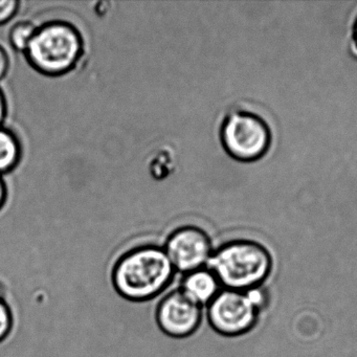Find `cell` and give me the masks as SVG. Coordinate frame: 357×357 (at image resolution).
<instances>
[{
  "mask_svg": "<svg viewBox=\"0 0 357 357\" xmlns=\"http://www.w3.org/2000/svg\"><path fill=\"white\" fill-rule=\"evenodd\" d=\"M10 57L3 45H0V81L3 80L10 70Z\"/></svg>",
  "mask_w": 357,
  "mask_h": 357,
  "instance_id": "obj_14",
  "label": "cell"
},
{
  "mask_svg": "<svg viewBox=\"0 0 357 357\" xmlns=\"http://www.w3.org/2000/svg\"><path fill=\"white\" fill-rule=\"evenodd\" d=\"M22 156V143L17 135L11 129L0 127V176L12 172Z\"/></svg>",
  "mask_w": 357,
  "mask_h": 357,
  "instance_id": "obj_9",
  "label": "cell"
},
{
  "mask_svg": "<svg viewBox=\"0 0 357 357\" xmlns=\"http://www.w3.org/2000/svg\"><path fill=\"white\" fill-rule=\"evenodd\" d=\"M183 275L178 289L202 307L208 306L222 289L220 282L208 267Z\"/></svg>",
  "mask_w": 357,
  "mask_h": 357,
  "instance_id": "obj_8",
  "label": "cell"
},
{
  "mask_svg": "<svg viewBox=\"0 0 357 357\" xmlns=\"http://www.w3.org/2000/svg\"><path fill=\"white\" fill-rule=\"evenodd\" d=\"M273 266L271 254L259 242L234 240L213 252L208 267L227 289L246 291L259 287Z\"/></svg>",
  "mask_w": 357,
  "mask_h": 357,
  "instance_id": "obj_3",
  "label": "cell"
},
{
  "mask_svg": "<svg viewBox=\"0 0 357 357\" xmlns=\"http://www.w3.org/2000/svg\"><path fill=\"white\" fill-rule=\"evenodd\" d=\"M0 298H6L5 287L1 283H0Z\"/></svg>",
  "mask_w": 357,
  "mask_h": 357,
  "instance_id": "obj_18",
  "label": "cell"
},
{
  "mask_svg": "<svg viewBox=\"0 0 357 357\" xmlns=\"http://www.w3.org/2000/svg\"><path fill=\"white\" fill-rule=\"evenodd\" d=\"M37 28L38 26L29 20H22V22L14 24L10 29L9 35H8L12 49L18 53H26L35 33H36Z\"/></svg>",
  "mask_w": 357,
  "mask_h": 357,
  "instance_id": "obj_10",
  "label": "cell"
},
{
  "mask_svg": "<svg viewBox=\"0 0 357 357\" xmlns=\"http://www.w3.org/2000/svg\"><path fill=\"white\" fill-rule=\"evenodd\" d=\"M24 55L40 74L63 76L72 72L82 59L84 39L70 22L52 20L38 26Z\"/></svg>",
  "mask_w": 357,
  "mask_h": 357,
  "instance_id": "obj_2",
  "label": "cell"
},
{
  "mask_svg": "<svg viewBox=\"0 0 357 357\" xmlns=\"http://www.w3.org/2000/svg\"><path fill=\"white\" fill-rule=\"evenodd\" d=\"M351 50H352L353 53H354L355 56L357 57V18L356 20H355L354 26H353Z\"/></svg>",
  "mask_w": 357,
  "mask_h": 357,
  "instance_id": "obj_17",
  "label": "cell"
},
{
  "mask_svg": "<svg viewBox=\"0 0 357 357\" xmlns=\"http://www.w3.org/2000/svg\"><path fill=\"white\" fill-rule=\"evenodd\" d=\"M8 114V103L5 93L0 87V127L3 126Z\"/></svg>",
  "mask_w": 357,
  "mask_h": 357,
  "instance_id": "obj_15",
  "label": "cell"
},
{
  "mask_svg": "<svg viewBox=\"0 0 357 357\" xmlns=\"http://www.w3.org/2000/svg\"><path fill=\"white\" fill-rule=\"evenodd\" d=\"M14 313L6 298H0V344L5 342L13 331Z\"/></svg>",
  "mask_w": 357,
  "mask_h": 357,
  "instance_id": "obj_11",
  "label": "cell"
},
{
  "mask_svg": "<svg viewBox=\"0 0 357 357\" xmlns=\"http://www.w3.org/2000/svg\"><path fill=\"white\" fill-rule=\"evenodd\" d=\"M219 137L227 155L240 162L262 160L273 143L268 123L256 112L245 109H233L225 116Z\"/></svg>",
  "mask_w": 357,
  "mask_h": 357,
  "instance_id": "obj_4",
  "label": "cell"
},
{
  "mask_svg": "<svg viewBox=\"0 0 357 357\" xmlns=\"http://www.w3.org/2000/svg\"><path fill=\"white\" fill-rule=\"evenodd\" d=\"M8 198V189L3 176H0V210L5 206Z\"/></svg>",
  "mask_w": 357,
  "mask_h": 357,
  "instance_id": "obj_16",
  "label": "cell"
},
{
  "mask_svg": "<svg viewBox=\"0 0 357 357\" xmlns=\"http://www.w3.org/2000/svg\"><path fill=\"white\" fill-rule=\"evenodd\" d=\"M175 271L162 246L144 244L119 257L112 271L114 290L135 303L153 300L172 283Z\"/></svg>",
  "mask_w": 357,
  "mask_h": 357,
  "instance_id": "obj_1",
  "label": "cell"
},
{
  "mask_svg": "<svg viewBox=\"0 0 357 357\" xmlns=\"http://www.w3.org/2000/svg\"><path fill=\"white\" fill-rule=\"evenodd\" d=\"M162 248L175 271L183 275L206 267L214 252L210 236L195 225H185L173 231Z\"/></svg>",
  "mask_w": 357,
  "mask_h": 357,
  "instance_id": "obj_6",
  "label": "cell"
},
{
  "mask_svg": "<svg viewBox=\"0 0 357 357\" xmlns=\"http://www.w3.org/2000/svg\"><path fill=\"white\" fill-rule=\"evenodd\" d=\"M18 0H0V26L11 22L20 11Z\"/></svg>",
  "mask_w": 357,
  "mask_h": 357,
  "instance_id": "obj_12",
  "label": "cell"
},
{
  "mask_svg": "<svg viewBox=\"0 0 357 357\" xmlns=\"http://www.w3.org/2000/svg\"><path fill=\"white\" fill-rule=\"evenodd\" d=\"M202 308L179 289L162 298L156 308L155 319L162 333L173 338L193 335L202 321Z\"/></svg>",
  "mask_w": 357,
  "mask_h": 357,
  "instance_id": "obj_7",
  "label": "cell"
},
{
  "mask_svg": "<svg viewBox=\"0 0 357 357\" xmlns=\"http://www.w3.org/2000/svg\"><path fill=\"white\" fill-rule=\"evenodd\" d=\"M258 309L246 291L223 288L206 306L211 327L225 336H238L250 331L257 323Z\"/></svg>",
  "mask_w": 357,
  "mask_h": 357,
  "instance_id": "obj_5",
  "label": "cell"
},
{
  "mask_svg": "<svg viewBox=\"0 0 357 357\" xmlns=\"http://www.w3.org/2000/svg\"><path fill=\"white\" fill-rule=\"evenodd\" d=\"M248 298L252 301V304L257 307L258 310L262 308L265 305V291L260 287L252 288V289L246 290Z\"/></svg>",
  "mask_w": 357,
  "mask_h": 357,
  "instance_id": "obj_13",
  "label": "cell"
}]
</instances>
